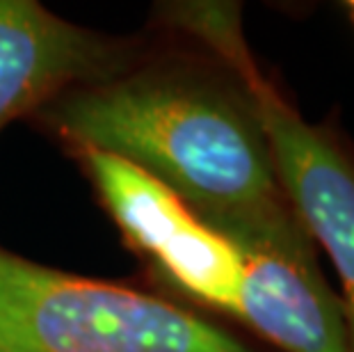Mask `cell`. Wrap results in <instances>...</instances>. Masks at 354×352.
Returning <instances> with one entry per match:
<instances>
[{
    "mask_svg": "<svg viewBox=\"0 0 354 352\" xmlns=\"http://www.w3.org/2000/svg\"><path fill=\"white\" fill-rule=\"evenodd\" d=\"M44 119L80 151L147 172L208 227L290 208L250 103L222 89L171 76L110 78L55 96Z\"/></svg>",
    "mask_w": 354,
    "mask_h": 352,
    "instance_id": "cell-1",
    "label": "cell"
},
{
    "mask_svg": "<svg viewBox=\"0 0 354 352\" xmlns=\"http://www.w3.org/2000/svg\"><path fill=\"white\" fill-rule=\"evenodd\" d=\"M0 352H250L162 299L0 250Z\"/></svg>",
    "mask_w": 354,
    "mask_h": 352,
    "instance_id": "cell-2",
    "label": "cell"
},
{
    "mask_svg": "<svg viewBox=\"0 0 354 352\" xmlns=\"http://www.w3.org/2000/svg\"><path fill=\"white\" fill-rule=\"evenodd\" d=\"M213 50L243 82L286 201L306 234L327 250L341 277L348 348L354 352V165L261 76L243 33L224 37Z\"/></svg>",
    "mask_w": 354,
    "mask_h": 352,
    "instance_id": "cell-3",
    "label": "cell"
},
{
    "mask_svg": "<svg viewBox=\"0 0 354 352\" xmlns=\"http://www.w3.org/2000/svg\"><path fill=\"white\" fill-rule=\"evenodd\" d=\"M210 229L236 247L243 266L236 316L286 352H350L343 304L320 275L311 236L292 208Z\"/></svg>",
    "mask_w": 354,
    "mask_h": 352,
    "instance_id": "cell-4",
    "label": "cell"
},
{
    "mask_svg": "<svg viewBox=\"0 0 354 352\" xmlns=\"http://www.w3.org/2000/svg\"><path fill=\"white\" fill-rule=\"evenodd\" d=\"M80 154L128 241L190 295L233 313L243 275L236 247L147 172L110 154Z\"/></svg>",
    "mask_w": 354,
    "mask_h": 352,
    "instance_id": "cell-5",
    "label": "cell"
},
{
    "mask_svg": "<svg viewBox=\"0 0 354 352\" xmlns=\"http://www.w3.org/2000/svg\"><path fill=\"white\" fill-rule=\"evenodd\" d=\"M122 48L35 0H0V131L12 119L124 69Z\"/></svg>",
    "mask_w": 354,
    "mask_h": 352,
    "instance_id": "cell-6",
    "label": "cell"
},
{
    "mask_svg": "<svg viewBox=\"0 0 354 352\" xmlns=\"http://www.w3.org/2000/svg\"><path fill=\"white\" fill-rule=\"evenodd\" d=\"M350 14H352V19H354V0L350 3Z\"/></svg>",
    "mask_w": 354,
    "mask_h": 352,
    "instance_id": "cell-7",
    "label": "cell"
}]
</instances>
